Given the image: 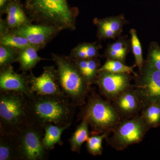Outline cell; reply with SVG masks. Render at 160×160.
Instances as JSON below:
<instances>
[{"mask_svg":"<svg viewBox=\"0 0 160 160\" xmlns=\"http://www.w3.org/2000/svg\"><path fill=\"white\" fill-rule=\"evenodd\" d=\"M20 49L0 45V69L16 62Z\"/></svg>","mask_w":160,"mask_h":160,"instance_id":"cell-27","label":"cell"},{"mask_svg":"<svg viewBox=\"0 0 160 160\" xmlns=\"http://www.w3.org/2000/svg\"><path fill=\"white\" fill-rule=\"evenodd\" d=\"M133 79V75L130 73L99 71L94 84L98 86L101 95L112 102L123 92L132 87L131 82Z\"/></svg>","mask_w":160,"mask_h":160,"instance_id":"cell-9","label":"cell"},{"mask_svg":"<svg viewBox=\"0 0 160 160\" xmlns=\"http://www.w3.org/2000/svg\"><path fill=\"white\" fill-rule=\"evenodd\" d=\"M131 35V50L135 58V65L140 70L142 68L145 61L143 57L142 49V45L138 37L137 32L135 29H132L130 30Z\"/></svg>","mask_w":160,"mask_h":160,"instance_id":"cell-26","label":"cell"},{"mask_svg":"<svg viewBox=\"0 0 160 160\" xmlns=\"http://www.w3.org/2000/svg\"><path fill=\"white\" fill-rule=\"evenodd\" d=\"M140 115L144 119L149 129L160 126V103L151 102L145 105Z\"/></svg>","mask_w":160,"mask_h":160,"instance_id":"cell-22","label":"cell"},{"mask_svg":"<svg viewBox=\"0 0 160 160\" xmlns=\"http://www.w3.org/2000/svg\"><path fill=\"white\" fill-rule=\"evenodd\" d=\"M0 160H21L18 134H0Z\"/></svg>","mask_w":160,"mask_h":160,"instance_id":"cell-17","label":"cell"},{"mask_svg":"<svg viewBox=\"0 0 160 160\" xmlns=\"http://www.w3.org/2000/svg\"><path fill=\"white\" fill-rule=\"evenodd\" d=\"M100 67V60L99 58L88 60V65L84 78L89 86H91L95 82Z\"/></svg>","mask_w":160,"mask_h":160,"instance_id":"cell-28","label":"cell"},{"mask_svg":"<svg viewBox=\"0 0 160 160\" xmlns=\"http://www.w3.org/2000/svg\"><path fill=\"white\" fill-rule=\"evenodd\" d=\"M51 56L57 67L59 82L64 93L77 107L85 106L91 86L69 57L53 53Z\"/></svg>","mask_w":160,"mask_h":160,"instance_id":"cell-4","label":"cell"},{"mask_svg":"<svg viewBox=\"0 0 160 160\" xmlns=\"http://www.w3.org/2000/svg\"><path fill=\"white\" fill-rule=\"evenodd\" d=\"M27 97L15 91H0V134H18L29 123Z\"/></svg>","mask_w":160,"mask_h":160,"instance_id":"cell-5","label":"cell"},{"mask_svg":"<svg viewBox=\"0 0 160 160\" xmlns=\"http://www.w3.org/2000/svg\"><path fill=\"white\" fill-rule=\"evenodd\" d=\"M68 126H59L52 124H47L44 127V137L42 139L43 145L48 150H52L56 145L62 146L63 142L61 139L62 133Z\"/></svg>","mask_w":160,"mask_h":160,"instance_id":"cell-20","label":"cell"},{"mask_svg":"<svg viewBox=\"0 0 160 160\" xmlns=\"http://www.w3.org/2000/svg\"><path fill=\"white\" fill-rule=\"evenodd\" d=\"M78 118V121L85 118L88 121L91 135H110L122 120L111 102L92 90L87 97L86 105L81 107Z\"/></svg>","mask_w":160,"mask_h":160,"instance_id":"cell-3","label":"cell"},{"mask_svg":"<svg viewBox=\"0 0 160 160\" xmlns=\"http://www.w3.org/2000/svg\"><path fill=\"white\" fill-rule=\"evenodd\" d=\"M10 30L26 38L39 51L45 48L62 31L54 26L32 23Z\"/></svg>","mask_w":160,"mask_h":160,"instance_id":"cell-11","label":"cell"},{"mask_svg":"<svg viewBox=\"0 0 160 160\" xmlns=\"http://www.w3.org/2000/svg\"><path fill=\"white\" fill-rule=\"evenodd\" d=\"M29 75L30 89L33 94L39 95L65 94L60 86L57 69L54 66L43 67V73L38 77L35 76L32 70Z\"/></svg>","mask_w":160,"mask_h":160,"instance_id":"cell-10","label":"cell"},{"mask_svg":"<svg viewBox=\"0 0 160 160\" xmlns=\"http://www.w3.org/2000/svg\"><path fill=\"white\" fill-rule=\"evenodd\" d=\"M24 8L32 23L54 26L62 31L76 29L78 9L70 7L67 0H26Z\"/></svg>","mask_w":160,"mask_h":160,"instance_id":"cell-2","label":"cell"},{"mask_svg":"<svg viewBox=\"0 0 160 160\" xmlns=\"http://www.w3.org/2000/svg\"><path fill=\"white\" fill-rule=\"evenodd\" d=\"M77 107L65 94H34L27 99V113L29 123L44 129L45 126L49 124L70 127Z\"/></svg>","mask_w":160,"mask_h":160,"instance_id":"cell-1","label":"cell"},{"mask_svg":"<svg viewBox=\"0 0 160 160\" xmlns=\"http://www.w3.org/2000/svg\"><path fill=\"white\" fill-rule=\"evenodd\" d=\"M12 0H0V14L1 16L6 13L7 8Z\"/></svg>","mask_w":160,"mask_h":160,"instance_id":"cell-30","label":"cell"},{"mask_svg":"<svg viewBox=\"0 0 160 160\" xmlns=\"http://www.w3.org/2000/svg\"><path fill=\"white\" fill-rule=\"evenodd\" d=\"M81 122L77 127L74 132L69 140L72 151L79 153L81 147L91 135L89 131V123L85 118L81 120Z\"/></svg>","mask_w":160,"mask_h":160,"instance_id":"cell-21","label":"cell"},{"mask_svg":"<svg viewBox=\"0 0 160 160\" xmlns=\"http://www.w3.org/2000/svg\"><path fill=\"white\" fill-rule=\"evenodd\" d=\"M6 14L7 17L5 21L9 30L32 23L26 14L24 7L18 0H12L7 8Z\"/></svg>","mask_w":160,"mask_h":160,"instance_id":"cell-15","label":"cell"},{"mask_svg":"<svg viewBox=\"0 0 160 160\" xmlns=\"http://www.w3.org/2000/svg\"><path fill=\"white\" fill-rule=\"evenodd\" d=\"M128 23L124 14L102 18H95L93 23L97 28V37L99 41L112 39L121 36L123 28Z\"/></svg>","mask_w":160,"mask_h":160,"instance_id":"cell-14","label":"cell"},{"mask_svg":"<svg viewBox=\"0 0 160 160\" xmlns=\"http://www.w3.org/2000/svg\"><path fill=\"white\" fill-rule=\"evenodd\" d=\"M146 61L160 71V46L156 42H151L149 44Z\"/></svg>","mask_w":160,"mask_h":160,"instance_id":"cell-29","label":"cell"},{"mask_svg":"<svg viewBox=\"0 0 160 160\" xmlns=\"http://www.w3.org/2000/svg\"><path fill=\"white\" fill-rule=\"evenodd\" d=\"M38 51L33 46L20 49L16 61L19 64V70L25 72L31 71L40 61L45 60L39 56L38 53Z\"/></svg>","mask_w":160,"mask_h":160,"instance_id":"cell-19","label":"cell"},{"mask_svg":"<svg viewBox=\"0 0 160 160\" xmlns=\"http://www.w3.org/2000/svg\"><path fill=\"white\" fill-rule=\"evenodd\" d=\"M8 26L6 25L5 20L3 19L2 18L0 19V36L6 34L9 31Z\"/></svg>","mask_w":160,"mask_h":160,"instance_id":"cell-31","label":"cell"},{"mask_svg":"<svg viewBox=\"0 0 160 160\" xmlns=\"http://www.w3.org/2000/svg\"><path fill=\"white\" fill-rule=\"evenodd\" d=\"M110 135L104 133L101 134L91 135L86 141V147L89 154L93 156L102 154V142Z\"/></svg>","mask_w":160,"mask_h":160,"instance_id":"cell-25","label":"cell"},{"mask_svg":"<svg viewBox=\"0 0 160 160\" xmlns=\"http://www.w3.org/2000/svg\"><path fill=\"white\" fill-rule=\"evenodd\" d=\"M135 65L132 66H126L125 63L117 60L107 59L102 66L100 67L99 71H107L116 73H128L136 75L137 72L134 71Z\"/></svg>","mask_w":160,"mask_h":160,"instance_id":"cell-24","label":"cell"},{"mask_svg":"<svg viewBox=\"0 0 160 160\" xmlns=\"http://www.w3.org/2000/svg\"><path fill=\"white\" fill-rule=\"evenodd\" d=\"M102 46L98 41L93 42H83L78 44L72 49L68 57L72 60H88L102 57L99 53Z\"/></svg>","mask_w":160,"mask_h":160,"instance_id":"cell-18","label":"cell"},{"mask_svg":"<svg viewBox=\"0 0 160 160\" xmlns=\"http://www.w3.org/2000/svg\"><path fill=\"white\" fill-rule=\"evenodd\" d=\"M122 119H126L139 114L143 107L141 101L132 87L119 95L112 101Z\"/></svg>","mask_w":160,"mask_h":160,"instance_id":"cell-13","label":"cell"},{"mask_svg":"<svg viewBox=\"0 0 160 160\" xmlns=\"http://www.w3.org/2000/svg\"><path fill=\"white\" fill-rule=\"evenodd\" d=\"M150 129L140 114L129 119H123L112 133L111 137L106 138L112 148L122 151L128 146L142 142Z\"/></svg>","mask_w":160,"mask_h":160,"instance_id":"cell-6","label":"cell"},{"mask_svg":"<svg viewBox=\"0 0 160 160\" xmlns=\"http://www.w3.org/2000/svg\"><path fill=\"white\" fill-rule=\"evenodd\" d=\"M18 1H19V0H18Z\"/></svg>","mask_w":160,"mask_h":160,"instance_id":"cell-32","label":"cell"},{"mask_svg":"<svg viewBox=\"0 0 160 160\" xmlns=\"http://www.w3.org/2000/svg\"><path fill=\"white\" fill-rule=\"evenodd\" d=\"M0 45L10 46L19 49L34 46L26 38L15 34L10 30L6 34L0 36Z\"/></svg>","mask_w":160,"mask_h":160,"instance_id":"cell-23","label":"cell"},{"mask_svg":"<svg viewBox=\"0 0 160 160\" xmlns=\"http://www.w3.org/2000/svg\"><path fill=\"white\" fill-rule=\"evenodd\" d=\"M44 129L29 123L18 133L21 160H46L49 150L43 145Z\"/></svg>","mask_w":160,"mask_h":160,"instance_id":"cell-8","label":"cell"},{"mask_svg":"<svg viewBox=\"0 0 160 160\" xmlns=\"http://www.w3.org/2000/svg\"><path fill=\"white\" fill-rule=\"evenodd\" d=\"M131 50V40L128 36H120L116 41L107 45L103 54L107 59L117 60L125 63L126 57Z\"/></svg>","mask_w":160,"mask_h":160,"instance_id":"cell-16","label":"cell"},{"mask_svg":"<svg viewBox=\"0 0 160 160\" xmlns=\"http://www.w3.org/2000/svg\"><path fill=\"white\" fill-rule=\"evenodd\" d=\"M133 89L143 107L151 102L160 103V71L145 61L142 68L133 75Z\"/></svg>","mask_w":160,"mask_h":160,"instance_id":"cell-7","label":"cell"},{"mask_svg":"<svg viewBox=\"0 0 160 160\" xmlns=\"http://www.w3.org/2000/svg\"><path fill=\"white\" fill-rule=\"evenodd\" d=\"M0 91L18 92L27 98L34 94L30 89L29 74L18 73L12 65L0 69Z\"/></svg>","mask_w":160,"mask_h":160,"instance_id":"cell-12","label":"cell"}]
</instances>
